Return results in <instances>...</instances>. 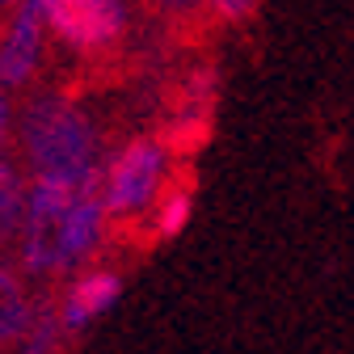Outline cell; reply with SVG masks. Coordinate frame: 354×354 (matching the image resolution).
Here are the masks:
<instances>
[{"label":"cell","mask_w":354,"mask_h":354,"mask_svg":"<svg viewBox=\"0 0 354 354\" xmlns=\"http://www.w3.org/2000/svg\"><path fill=\"white\" fill-rule=\"evenodd\" d=\"M106 169L84 182H34L21 215V261L30 274L68 270L97 249L106 232Z\"/></svg>","instance_id":"1"},{"label":"cell","mask_w":354,"mask_h":354,"mask_svg":"<svg viewBox=\"0 0 354 354\" xmlns=\"http://www.w3.org/2000/svg\"><path fill=\"white\" fill-rule=\"evenodd\" d=\"M21 140L34 182H84L97 173V136L84 110L59 93L34 97L21 114Z\"/></svg>","instance_id":"2"},{"label":"cell","mask_w":354,"mask_h":354,"mask_svg":"<svg viewBox=\"0 0 354 354\" xmlns=\"http://www.w3.org/2000/svg\"><path fill=\"white\" fill-rule=\"evenodd\" d=\"M165 173H169V148L160 140H131L110 165H106V215L114 219H131L148 211L160 198L165 186Z\"/></svg>","instance_id":"3"},{"label":"cell","mask_w":354,"mask_h":354,"mask_svg":"<svg viewBox=\"0 0 354 354\" xmlns=\"http://www.w3.org/2000/svg\"><path fill=\"white\" fill-rule=\"evenodd\" d=\"M38 9H42V21L76 51L114 47L127 30L122 0H38Z\"/></svg>","instance_id":"4"},{"label":"cell","mask_w":354,"mask_h":354,"mask_svg":"<svg viewBox=\"0 0 354 354\" xmlns=\"http://www.w3.org/2000/svg\"><path fill=\"white\" fill-rule=\"evenodd\" d=\"M215 93H219V76L215 68H194L182 88L173 93L165 131H160V144L169 152H198L203 140L211 136V110H215Z\"/></svg>","instance_id":"5"},{"label":"cell","mask_w":354,"mask_h":354,"mask_svg":"<svg viewBox=\"0 0 354 354\" xmlns=\"http://www.w3.org/2000/svg\"><path fill=\"white\" fill-rule=\"evenodd\" d=\"M38 59H42V9H38V0H21L9 34L0 38V84L5 88L26 84Z\"/></svg>","instance_id":"6"},{"label":"cell","mask_w":354,"mask_h":354,"mask_svg":"<svg viewBox=\"0 0 354 354\" xmlns=\"http://www.w3.org/2000/svg\"><path fill=\"white\" fill-rule=\"evenodd\" d=\"M122 295V279L114 270H93V274H84L68 287V299H64V313H59V325L68 333L84 329L88 321H97L102 313H110V308L118 304Z\"/></svg>","instance_id":"7"},{"label":"cell","mask_w":354,"mask_h":354,"mask_svg":"<svg viewBox=\"0 0 354 354\" xmlns=\"http://www.w3.org/2000/svg\"><path fill=\"white\" fill-rule=\"evenodd\" d=\"M190 211H194V194H190V182L182 186H169L160 198H156V215H152V232L156 241H173L190 224Z\"/></svg>","instance_id":"8"},{"label":"cell","mask_w":354,"mask_h":354,"mask_svg":"<svg viewBox=\"0 0 354 354\" xmlns=\"http://www.w3.org/2000/svg\"><path fill=\"white\" fill-rule=\"evenodd\" d=\"M30 325V304H26V291L17 283V274H9L0 266V342H13L21 337Z\"/></svg>","instance_id":"9"},{"label":"cell","mask_w":354,"mask_h":354,"mask_svg":"<svg viewBox=\"0 0 354 354\" xmlns=\"http://www.w3.org/2000/svg\"><path fill=\"white\" fill-rule=\"evenodd\" d=\"M21 215H26V190H21V177L0 160V241H9L21 228Z\"/></svg>","instance_id":"10"},{"label":"cell","mask_w":354,"mask_h":354,"mask_svg":"<svg viewBox=\"0 0 354 354\" xmlns=\"http://www.w3.org/2000/svg\"><path fill=\"white\" fill-rule=\"evenodd\" d=\"M207 5H211L219 17H224V21H241V17H249V13H253L257 0H207Z\"/></svg>","instance_id":"11"},{"label":"cell","mask_w":354,"mask_h":354,"mask_svg":"<svg viewBox=\"0 0 354 354\" xmlns=\"http://www.w3.org/2000/svg\"><path fill=\"white\" fill-rule=\"evenodd\" d=\"M160 5L169 9V13H177V17H203V0H160Z\"/></svg>","instance_id":"12"},{"label":"cell","mask_w":354,"mask_h":354,"mask_svg":"<svg viewBox=\"0 0 354 354\" xmlns=\"http://www.w3.org/2000/svg\"><path fill=\"white\" fill-rule=\"evenodd\" d=\"M5 140H9V97L0 93V160H5Z\"/></svg>","instance_id":"13"},{"label":"cell","mask_w":354,"mask_h":354,"mask_svg":"<svg viewBox=\"0 0 354 354\" xmlns=\"http://www.w3.org/2000/svg\"><path fill=\"white\" fill-rule=\"evenodd\" d=\"M5 5H13V0H0V9H5Z\"/></svg>","instance_id":"14"}]
</instances>
